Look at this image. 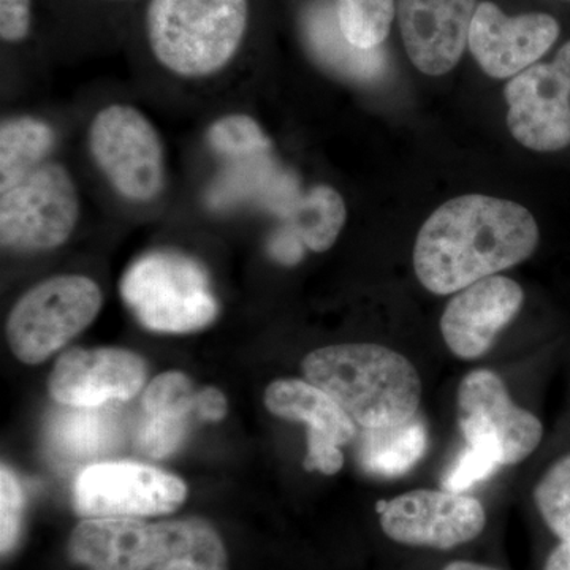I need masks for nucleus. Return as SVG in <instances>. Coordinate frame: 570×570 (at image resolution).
Here are the masks:
<instances>
[{"instance_id":"f257e3e1","label":"nucleus","mask_w":570,"mask_h":570,"mask_svg":"<svg viewBox=\"0 0 570 570\" xmlns=\"http://www.w3.org/2000/svg\"><path fill=\"white\" fill-rule=\"evenodd\" d=\"M539 245L534 216L515 202L463 195L439 206L419 232L414 269L434 295H450L530 258Z\"/></svg>"},{"instance_id":"f03ea898","label":"nucleus","mask_w":570,"mask_h":570,"mask_svg":"<svg viewBox=\"0 0 570 570\" xmlns=\"http://www.w3.org/2000/svg\"><path fill=\"white\" fill-rule=\"evenodd\" d=\"M306 381L324 390L365 430L419 414L422 381L406 356L373 343L317 348L303 360Z\"/></svg>"},{"instance_id":"7ed1b4c3","label":"nucleus","mask_w":570,"mask_h":570,"mask_svg":"<svg viewBox=\"0 0 570 570\" xmlns=\"http://www.w3.org/2000/svg\"><path fill=\"white\" fill-rule=\"evenodd\" d=\"M154 59L184 81L223 73L249 28L247 0H151L145 18Z\"/></svg>"},{"instance_id":"20e7f679","label":"nucleus","mask_w":570,"mask_h":570,"mask_svg":"<svg viewBox=\"0 0 570 570\" xmlns=\"http://www.w3.org/2000/svg\"><path fill=\"white\" fill-rule=\"evenodd\" d=\"M81 217V195L67 165L50 159L0 178V242L39 253L62 246Z\"/></svg>"},{"instance_id":"39448f33","label":"nucleus","mask_w":570,"mask_h":570,"mask_svg":"<svg viewBox=\"0 0 570 570\" xmlns=\"http://www.w3.org/2000/svg\"><path fill=\"white\" fill-rule=\"evenodd\" d=\"M121 295L146 328L190 333L219 314L204 266L171 250L142 255L122 277Z\"/></svg>"},{"instance_id":"423d86ee","label":"nucleus","mask_w":570,"mask_h":570,"mask_svg":"<svg viewBox=\"0 0 570 570\" xmlns=\"http://www.w3.org/2000/svg\"><path fill=\"white\" fill-rule=\"evenodd\" d=\"M88 148L97 170L122 200L146 205L163 195L167 160L159 130L130 104H108L94 115Z\"/></svg>"},{"instance_id":"0eeeda50","label":"nucleus","mask_w":570,"mask_h":570,"mask_svg":"<svg viewBox=\"0 0 570 570\" xmlns=\"http://www.w3.org/2000/svg\"><path fill=\"white\" fill-rule=\"evenodd\" d=\"M104 305L91 277L62 275L41 281L18 299L7 321L11 352L28 365L50 358L92 324Z\"/></svg>"},{"instance_id":"6e6552de","label":"nucleus","mask_w":570,"mask_h":570,"mask_svg":"<svg viewBox=\"0 0 570 570\" xmlns=\"http://www.w3.org/2000/svg\"><path fill=\"white\" fill-rule=\"evenodd\" d=\"M186 497L181 479L130 461L91 464L78 475L73 489L75 510L85 519L168 515Z\"/></svg>"},{"instance_id":"1a4fd4ad","label":"nucleus","mask_w":570,"mask_h":570,"mask_svg":"<svg viewBox=\"0 0 570 570\" xmlns=\"http://www.w3.org/2000/svg\"><path fill=\"white\" fill-rule=\"evenodd\" d=\"M512 137L532 151H561L570 145V41L551 63H538L504 88Z\"/></svg>"},{"instance_id":"9d476101","label":"nucleus","mask_w":570,"mask_h":570,"mask_svg":"<svg viewBox=\"0 0 570 570\" xmlns=\"http://www.w3.org/2000/svg\"><path fill=\"white\" fill-rule=\"evenodd\" d=\"M379 505L382 531L401 546L452 550L478 539L487 527L478 499L448 490L409 491Z\"/></svg>"},{"instance_id":"9b49d317","label":"nucleus","mask_w":570,"mask_h":570,"mask_svg":"<svg viewBox=\"0 0 570 570\" xmlns=\"http://www.w3.org/2000/svg\"><path fill=\"white\" fill-rule=\"evenodd\" d=\"M459 422L466 442H490L504 466L527 460L543 436L540 420L517 406L502 379L490 370L472 371L461 381Z\"/></svg>"},{"instance_id":"f8f14e48","label":"nucleus","mask_w":570,"mask_h":570,"mask_svg":"<svg viewBox=\"0 0 570 570\" xmlns=\"http://www.w3.org/2000/svg\"><path fill=\"white\" fill-rule=\"evenodd\" d=\"M148 367L124 348H71L48 379L51 396L63 406L96 407L129 401L145 385Z\"/></svg>"},{"instance_id":"ddd939ff","label":"nucleus","mask_w":570,"mask_h":570,"mask_svg":"<svg viewBox=\"0 0 570 570\" xmlns=\"http://www.w3.org/2000/svg\"><path fill=\"white\" fill-rule=\"evenodd\" d=\"M560 24L547 13L509 18L497 3L482 2L469 29V50L491 78L513 77L530 69L553 47Z\"/></svg>"},{"instance_id":"4468645a","label":"nucleus","mask_w":570,"mask_h":570,"mask_svg":"<svg viewBox=\"0 0 570 570\" xmlns=\"http://www.w3.org/2000/svg\"><path fill=\"white\" fill-rule=\"evenodd\" d=\"M524 302L519 283L504 276L483 277L450 299L441 318V333L453 355L480 358L517 316Z\"/></svg>"},{"instance_id":"2eb2a0df","label":"nucleus","mask_w":570,"mask_h":570,"mask_svg":"<svg viewBox=\"0 0 570 570\" xmlns=\"http://www.w3.org/2000/svg\"><path fill=\"white\" fill-rule=\"evenodd\" d=\"M265 406L272 414L307 425V471L333 475L341 471V445L355 436V422L324 390L299 379H281L268 385Z\"/></svg>"},{"instance_id":"dca6fc26","label":"nucleus","mask_w":570,"mask_h":570,"mask_svg":"<svg viewBox=\"0 0 570 570\" xmlns=\"http://www.w3.org/2000/svg\"><path fill=\"white\" fill-rule=\"evenodd\" d=\"M478 0H400L409 59L430 77L449 73L463 56Z\"/></svg>"},{"instance_id":"f3484780","label":"nucleus","mask_w":570,"mask_h":570,"mask_svg":"<svg viewBox=\"0 0 570 570\" xmlns=\"http://www.w3.org/2000/svg\"><path fill=\"white\" fill-rule=\"evenodd\" d=\"M154 523L129 517L82 520L70 535L69 553L89 570H151Z\"/></svg>"},{"instance_id":"a211bd4d","label":"nucleus","mask_w":570,"mask_h":570,"mask_svg":"<svg viewBox=\"0 0 570 570\" xmlns=\"http://www.w3.org/2000/svg\"><path fill=\"white\" fill-rule=\"evenodd\" d=\"M116 403L96 407L63 406L48 426L51 452L63 461L82 463L104 459L122 444V412Z\"/></svg>"},{"instance_id":"6ab92c4d","label":"nucleus","mask_w":570,"mask_h":570,"mask_svg":"<svg viewBox=\"0 0 570 570\" xmlns=\"http://www.w3.org/2000/svg\"><path fill=\"white\" fill-rule=\"evenodd\" d=\"M303 31L314 58L340 77L370 82L387 71V58L382 48L365 50L351 43L341 31L336 7L326 0H318L306 10Z\"/></svg>"},{"instance_id":"aec40b11","label":"nucleus","mask_w":570,"mask_h":570,"mask_svg":"<svg viewBox=\"0 0 570 570\" xmlns=\"http://www.w3.org/2000/svg\"><path fill=\"white\" fill-rule=\"evenodd\" d=\"M151 570H228L223 539L208 521L186 519L154 523Z\"/></svg>"},{"instance_id":"412c9836","label":"nucleus","mask_w":570,"mask_h":570,"mask_svg":"<svg viewBox=\"0 0 570 570\" xmlns=\"http://www.w3.org/2000/svg\"><path fill=\"white\" fill-rule=\"evenodd\" d=\"M426 448V423L417 414L400 425L366 430L358 459L370 474L400 478L423 459Z\"/></svg>"},{"instance_id":"4be33fe9","label":"nucleus","mask_w":570,"mask_h":570,"mask_svg":"<svg viewBox=\"0 0 570 570\" xmlns=\"http://www.w3.org/2000/svg\"><path fill=\"white\" fill-rule=\"evenodd\" d=\"M346 219L347 208L341 194L332 186L318 184L288 206L287 224L281 234L313 253H325L335 245Z\"/></svg>"},{"instance_id":"5701e85b","label":"nucleus","mask_w":570,"mask_h":570,"mask_svg":"<svg viewBox=\"0 0 570 570\" xmlns=\"http://www.w3.org/2000/svg\"><path fill=\"white\" fill-rule=\"evenodd\" d=\"M56 145V130L37 116L18 115L3 119L0 126V178L50 159Z\"/></svg>"},{"instance_id":"b1692460","label":"nucleus","mask_w":570,"mask_h":570,"mask_svg":"<svg viewBox=\"0 0 570 570\" xmlns=\"http://www.w3.org/2000/svg\"><path fill=\"white\" fill-rule=\"evenodd\" d=\"M341 31L355 47L379 48L395 18V0H336Z\"/></svg>"},{"instance_id":"393cba45","label":"nucleus","mask_w":570,"mask_h":570,"mask_svg":"<svg viewBox=\"0 0 570 570\" xmlns=\"http://www.w3.org/2000/svg\"><path fill=\"white\" fill-rule=\"evenodd\" d=\"M534 502L543 523L558 542L570 540V453L539 480Z\"/></svg>"},{"instance_id":"a878e982","label":"nucleus","mask_w":570,"mask_h":570,"mask_svg":"<svg viewBox=\"0 0 570 570\" xmlns=\"http://www.w3.org/2000/svg\"><path fill=\"white\" fill-rule=\"evenodd\" d=\"M142 412L156 417H197V392L193 381L179 371L154 379L142 395Z\"/></svg>"},{"instance_id":"bb28decb","label":"nucleus","mask_w":570,"mask_h":570,"mask_svg":"<svg viewBox=\"0 0 570 570\" xmlns=\"http://www.w3.org/2000/svg\"><path fill=\"white\" fill-rule=\"evenodd\" d=\"M209 146L223 156H261L272 151L273 142L261 124L247 115H228L209 127Z\"/></svg>"},{"instance_id":"cd10ccee","label":"nucleus","mask_w":570,"mask_h":570,"mask_svg":"<svg viewBox=\"0 0 570 570\" xmlns=\"http://www.w3.org/2000/svg\"><path fill=\"white\" fill-rule=\"evenodd\" d=\"M502 463L501 452L487 441L468 442V448L461 452L453 466L442 480L444 490L453 493H464L493 475Z\"/></svg>"},{"instance_id":"c85d7f7f","label":"nucleus","mask_w":570,"mask_h":570,"mask_svg":"<svg viewBox=\"0 0 570 570\" xmlns=\"http://www.w3.org/2000/svg\"><path fill=\"white\" fill-rule=\"evenodd\" d=\"M190 419L156 417L146 415L138 423L135 445L151 459H165L181 448L189 433Z\"/></svg>"},{"instance_id":"c756f323","label":"nucleus","mask_w":570,"mask_h":570,"mask_svg":"<svg viewBox=\"0 0 570 570\" xmlns=\"http://www.w3.org/2000/svg\"><path fill=\"white\" fill-rule=\"evenodd\" d=\"M22 508L24 494L20 482L10 468L2 464L0 471V549L2 554H9L20 538Z\"/></svg>"},{"instance_id":"7c9ffc66","label":"nucleus","mask_w":570,"mask_h":570,"mask_svg":"<svg viewBox=\"0 0 570 570\" xmlns=\"http://www.w3.org/2000/svg\"><path fill=\"white\" fill-rule=\"evenodd\" d=\"M32 29V0H0V39L21 43Z\"/></svg>"},{"instance_id":"2f4dec72","label":"nucleus","mask_w":570,"mask_h":570,"mask_svg":"<svg viewBox=\"0 0 570 570\" xmlns=\"http://www.w3.org/2000/svg\"><path fill=\"white\" fill-rule=\"evenodd\" d=\"M227 414V400L217 389L206 387L197 392V419L219 422Z\"/></svg>"},{"instance_id":"473e14b6","label":"nucleus","mask_w":570,"mask_h":570,"mask_svg":"<svg viewBox=\"0 0 570 570\" xmlns=\"http://www.w3.org/2000/svg\"><path fill=\"white\" fill-rule=\"evenodd\" d=\"M543 570H570V540L558 542V546L550 551Z\"/></svg>"},{"instance_id":"72a5a7b5","label":"nucleus","mask_w":570,"mask_h":570,"mask_svg":"<svg viewBox=\"0 0 570 570\" xmlns=\"http://www.w3.org/2000/svg\"><path fill=\"white\" fill-rule=\"evenodd\" d=\"M442 570H501L491 568V566L479 564V562L471 561H453L445 566Z\"/></svg>"},{"instance_id":"f704fd0d","label":"nucleus","mask_w":570,"mask_h":570,"mask_svg":"<svg viewBox=\"0 0 570 570\" xmlns=\"http://www.w3.org/2000/svg\"><path fill=\"white\" fill-rule=\"evenodd\" d=\"M111 2H122V0H111Z\"/></svg>"}]
</instances>
